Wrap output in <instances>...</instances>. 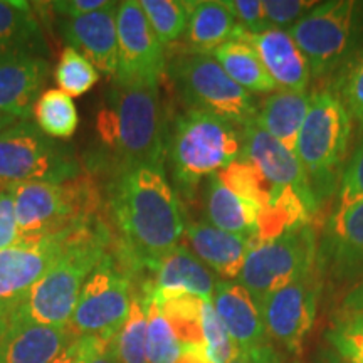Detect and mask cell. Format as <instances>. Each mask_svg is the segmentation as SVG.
<instances>
[{
	"mask_svg": "<svg viewBox=\"0 0 363 363\" xmlns=\"http://www.w3.org/2000/svg\"><path fill=\"white\" fill-rule=\"evenodd\" d=\"M321 291V271L318 266L310 274L283 286L261 303L266 333L284 350L298 355L316 316Z\"/></svg>",
	"mask_w": 363,
	"mask_h": 363,
	"instance_id": "12",
	"label": "cell"
},
{
	"mask_svg": "<svg viewBox=\"0 0 363 363\" xmlns=\"http://www.w3.org/2000/svg\"><path fill=\"white\" fill-rule=\"evenodd\" d=\"M19 239L16 202L12 189L0 190V251L11 247Z\"/></svg>",
	"mask_w": 363,
	"mask_h": 363,
	"instance_id": "40",
	"label": "cell"
},
{
	"mask_svg": "<svg viewBox=\"0 0 363 363\" xmlns=\"http://www.w3.org/2000/svg\"><path fill=\"white\" fill-rule=\"evenodd\" d=\"M33 113L39 130L51 138H71L79 123V115L72 98L56 88L40 94L34 103Z\"/></svg>",
	"mask_w": 363,
	"mask_h": 363,
	"instance_id": "28",
	"label": "cell"
},
{
	"mask_svg": "<svg viewBox=\"0 0 363 363\" xmlns=\"http://www.w3.org/2000/svg\"><path fill=\"white\" fill-rule=\"evenodd\" d=\"M242 135L224 118L187 110L169 128L167 153L177 187L190 197L199 182L240 158Z\"/></svg>",
	"mask_w": 363,
	"mask_h": 363,
	"instance_id": "4",
	"label": "cell"
},
{
	"mask_svg": "<svg viewBox=\"0 0 363 363\" xmlns=\"http://www.w3.org/2000/svg\"><path fill=\"white\" fill-rule=\"evenodd\" d=\"M342 308L345 313H363V281L347 293L342 301Z\"/></svg>",
	"mask_w": 363,
	"mask_h": 363,
	"instance_id": "45",
	"label": "cell"
},
{
	"mask_svg": "<svg viewBox=\"0 0 363 363\" xmlns=\"http://www.w3.org/2000/svg\"><path fill=\"white\" fill-rule=\"evenodd\" d=\"M238 38L247 40L256 49L278 89L306 91L311 79L310 66L288 30L267 27L261 33L242 30Z\"/></svg>",
	"mask_w": 363,
	"mask_h": 363,
	"instance_id": "17",
	"label": "cell"
},
{
	"mask_svg": "<svg viewBox=\"0 0 363 363\" xmlns=\"http://www.w3.org/2000/svg\"><path fill=\"white\" fill-rule=\"evenodd\" d=\"M148 308L143 288L133 291L130 313L125 325L115 337L116 357L120 363H148L147 358Z\"/></svg>",
	"mask_w": 363,
	"mask_h": 363,
	"instance_id": "29",
	"label": "cell"
},
{
	"mask_svg": "<svg viewBox=\"0 0 363 363\" xmlns=\"http://www.w3.org/2000/svg\"><path fill=\"white\" fill-rule=\"evenodd\" d=\"M140 7L162 44L175 43L185 34L194 2L179 0H140Z\"/></svg>",
	"mask_w": 363,
	"mask_h": 363,
	"instance_id": "31",
	"label": "cell"
},
{
	"mask_svg": "<svg viewBox=\"0 0 363 363\" xmlns=\"http://www.w3.org/2000/svg\"><path fill=\"white\" fill-rule=\"evenodd\" d=\"M113 242L115 238L108 219L72 230L56 264L34 284L13 315L4 321L39 326L69 325L86 279Z\"/></svg>",
	"mask_w": 363,
	"mask_h": 363,
	"instance_id": "3",
	"label": "cell"
},
{
	"mask_svg": "<svg viewBox=\"0 0 363 363\" xmlns=\"http://www.w3.org/2000/svg\"><path fill=\"white\" fill-rule=\"evenodd\" d=\"M229 363H279V357L269 345H262L252 350H238Z\"/></svg>",
	"mask_w": 363,
	"mask_h": 363,
	"instance_id": "43",
	"label": "cell"
},
{
	"mask_svg": "<svg viewBox=\"0 0 363 363\" xmlns=\"http://www.w3.org/2000/svg\"><path fill=\"white\" fill-rule=\"evenodd\" d=\"M152 271L153 279L148 281V286L155 298L194 294L212 301L217 283L214 272L184 244H179L158 259Z\"/></svg>",
	"mask_w": 363,
	"mask_h": 363,
	"instance_id": "19",
	"label": "cell"
},
{
	"mask_svg": "<svg viewBox=\"0 0 363 363\" xmlns=\"http://www.w3.org/2000/svg\"><path fill=\"white\" fill-rule=\"evenodd\" d=\"M333 93L345 104L352 120L363 126V49L340 69Z\"/></svg>",
	"mask_w": 363,
	"mask_h": 363,
	"instance_id": "36",
	"label": "cell"
},
{
	"mask_svg": "<svg viewBox=\"0 0 363 363\" xmlns=\"http://www.w3.org/2000/svg\"><path fill=\"white\" fill-rule=\"evenodd\" d=\"M113 252L133 272L150 269L180 244L185 220L163 167L121 170L108 189Z\"/></svg>",
	"mask_w": 363,
	"mask_h": 363,
	"instance_id": "1",
	"label": "cell"
},
{
	"mask_svg": "<svg viewBox=\"0 0 363 363\" xmlns=\"http://www.w3.org/2000/svg\"><path fill=\"white\" fill-rule=\"evenodd\" d=\"M225 74L247 93L271 94L278 91L274 81L262 65L259 54L247 40L233 39L211 54Z\"/></svg>",
	"mask_w": 363,
	"mask_h": 363,
	"instance_id": "26",
	"label": "cell"
},
{
	"mask_svg": "<svg viewBox=\"0 0 363 363\" xmlns=\"http://www.w3.org/2000/svg\"><path fill=\"white\" fill-rule=\"evenodd\" d=\"M79 163L30 120L0 133V190L29 182H65L81 174Z\"/></svg>",
	"mask_w": 363,
	"mask_h": 363,
	"instance_id": "8",
	"label": "cell"
},
{
	"mask_svg": "<svg viewBox=\"0 0 363 363\" xmlns=\"http://www.w3.org/2000/svg\"><path fill=\"white\" fill-rule=\"evenodd\" d=\"M48 74L49 65L35 54L0 59V113L29 120Z\"/></svg>",
	"mask_w": 363,
	"mask_h": 363,
	"instance_id": "22",
	"label": "cell"
},
{
	"mask_svg": "<svg viewBox=\"0 0 363 363\" xmlns=\"http://www.w3.org/2000/svg\"><path fill=\"white\" fill-rule=\"evenodd\" d=\"M153 299L158 303L163 316L167 318V321L174 328L177 338L182 345H195V347L203 348L202 298L194 296V294H177V296L170 298L153 296Z\"/></svg>",
	"mask_w": 363,
	"mask_h": 363,
	"instance_id": "30",
	"label": "cell"
},
{
	"mask_svg": "<svg viewBox=\"0 0 363 363\" xmlns=\"http://www.w3.org/2000/svg\"><path fill=\"white\" fill-rule=\"evenodd\" d=\"M74 340L67 326L0 321V363H49Z\"/></svg>",
	"mask_w": 363,
	"mask_h": 363,
	"instance_id": "21",
	"label": "cell"
},
{
	"mask_svg": "<svg viewBox=\"0 0 363 363\" xmlns=\"http://www.w3.org/2000/svg\"><path fill=\"white\" fill-rule=\"evenodd\" d=\"M316 266L330 269L335 278L363 272V201L335 207L326 220Z\"/></svg>",
	"mask_w": 363,
	"mask_h": 363,
	"instance_id": "15",
	"label": "cell"
},
{
	"mask_svg": "<svg viewBox=\"0 0 363 363\" xmlns=\"http://www.w3.org/2000/svg\"><path fill=\"white\" fill-rule=\"evenodd\" d=\"M362 4L353 0H328L299 19L288 34L306 57L311 76L323 78L342 69L357 54L362 33Z\"/></svg>",
	"mask_w": 363,
	"mask_h": 363,
	"instance_id": "6",
	"label": "cell"
},
{
	"mask_svg": "<svg viewBox=\"0 0 363 363\" xmlns=\"http://www.w3.org/2000/svg\"><path fill=\"white\" fill-rule=\"evenodd\" d=\"M222 2L233 12L238 24L246 33H261L269 27L262 11V0H222Z\"/></svg>",
	"mask_w": 363,
	"mask_h": 363,
	"instance_id": "39",
	"label": "cell"
},
{
	"mask_svg": "<svg viewBox=\"0 0 363 363\" xmlns=\"http://www.w3.org/2000/svg\"><path fill=\"white\" fill-rule=\"evenodd\" d=\"M321 363H345V362L338 355H328L325 360H321Z\"/></svg>",
	"mask_w": 363,
	"mask_h": 363,
	"instance_id": "48",
	"label": "cell"
},
{
	"mask_svg": "<svg viewBox=\"0 0 363 363\" xmlns=\"http://www.w3.org/2000/svg\"><path fill=\"white\" fill-rule=\"evenodd\" d=\"M98 135L110 150L115 174L140 165L163 167L169 125L160 81H113L98 115Z\"/></svg>",
	"mask_w": 363,
	"mask_h": 363,
	"instance_id": "2",
	"label": "cell"
},
{
	"mask_svg": "<svg viewBox=\"0 0 363 363\" xmlns=\"http://www.w3.org/2000/svg\"><path fill=\"white\" fill-rule=\"evenodd\" d=\"M133 296V272L113 246L81 289L67 328L79 337H116L125 325Z\"/></svg>",
	"mask_w": 363,
	"mask_h": 363,
	"instance_id": "9",
	"label": "cell"
},
{
	"mask_svg": "<svg viewBox=\"0 0 363 363\" xmlns=\"http://www.w3.org/2000/svg\"><path fill=\"white\" fill-rule=\"evenodd\" d=\"M352 116L331 89L311 93L310 108L299 130L296 157L310 182L318 206L337 189L347 165Z\"/></svg>",
	"mask_w": 363,
	"mask_h": 363,
	"instance_id": "5",
	"label": "cell"
},
{
	"mask_svg": "<svg viewBox=\"0 0 363 363\" xmlns=\"http://www.w3.org/2000/svg\"><path fill=\"white\" fill-rule=\"evenodd\" d=\"M72 230L17 239L0 251V321L13 315L34 284L56 264Z\"/></svg>",
	"mask_w": 363,
	"mask_h": 363,
	"instance_id": "11",
	"label": "cell"
},
{
	"mask_svg": "<svg viewBox=\"0 0 363 363\" xmlns=\"http://www.w3.org/2000/svg\"><path fill=\"white\" fill-rule=\"evenodd\" d=\"M177 363H211L206 357L202 347H195V345H182V352Z\"/></svg>",
	"mask_w": 363,
	"mask_h": 363,
	"instance_id": "46",
	"label": "cell"
},
{
	"mask_svg": "<svg viewBox=\"0 0 363 363\" xmlns=\"http://www.w3.org/2000/svg\"><path fill=\"white\" fill-rule=\"evenodd\" d=\"M326 338L345 363H363V313H345Z\"/></svg>",
	"mask_w": 363,
	"mask_h": 363,
	"instance_id": "34",
	"label": "cell"
},
{
	"mask_svg": "<svg viewBox=\"0 0 363 363\" xmlns=\"http://www.w3.org/2000/svg\"><path fill=\"white\" fill-rule=\"evenodd\" d=\"M86 350V337L76 338L59 355L49 363H79Z\"/></svg>",
	"mask_w": 363,
	"mask_h": 363,
	"instance_id": "44",
	"label": "cell"
},
{
	"mask_svg": "<svg viewBox=\"0 0 363 363\" xmlns=\"http://www.w3.org/2000/svg\"><path fill=\"white\" fill-rule=\"evenodd\" d=\"M54 78L57 81L59 89L74 98L88 93L93 86H96L99 72L83 54L67 45L59 56L57 66L54 69Z\"/></svg>",
	"mask_w": 363,
	"mask_h": 363,
	"instance_id": "33",
	"label": "cell"
},
{
	"mask_svg": "<svg viewBox=\"0 0 363 363\" xmlns=\"http://www.w3.org/2000/svg\"><path fill=\"white\" fill-rule=\"evenodd\" d=\"M316 256L315 229L310 224L298 227L279 238L256 244L244 261L238 283L261 306L271 293L310 274L316 267Z\"/></svg>",
	"mask_w": 363,
	"mask_h": 363,
	"instance_id": "10",
	"label": "cell"
},
{
	"mask_svg": "<svg viewBox=\"0 0 363 363\" xmlns=\"http://www.w3.org/2000/svg\"><path fill=\"white\" fill-rule=\"evenodd\" d=\"M169 74L189 110L212 113L240 128L256 120V99L235 84L211 54L177 56L170 61Z\"/></svg>",
	"mask_w": 363,
	"mask_h": 363,
	"instance_id": "7",
	"label": "cell"
},
{
	"mask_svg": "<svg viewBox=\"0 0 363 363\" xmlns=\"http://www.w3.org/2000/svg\"><path fill=\"white\" fill-rule=\"evenodd\" d=\"M118 2L83 17H61L59 30L69 43V48L83 54L96 69L115 78L118 69Z\"/></svg>",
	"mask_w": 363,
	"mask_h": 363,
	"instance_id": "16",
	"label": "cell"
},
{
	"mask_svg": "<svg viewBox=\"0 0 363 363\" xmlns=\"http://www.w3.org/2000/svg\"><path fill=\"white\" fill-rule=\"evenodd\" d=\"M118 69L116 81H160L165 71L163 44L153 33L140 2L118 4Z\"/></svg>",
	"mask_w": 363,
	"mask_h": 363,
	"instance_id": "13",
	"label": "cell"
},
{
	"mask_svg": "<svg viewBox=\"0 0 363 363\" xmlns=\"http://www.w3.org/2000/svg\"><path fill=\"white\" fill-rule=\"evenodd\" d=\"M212 305L238 350H252L267 345L261 308L242 284L217 281Z\"/></svg>",
	"mask_w": 363,
	"mask_h": 363,
	"instance_id": "18",
	"label": "cell"
},
{
	"mask_svg": "<svg viewBox=\"0 0 363 363\" xmlns=\"http://www.w3.org/2000/svg\"><path fill=\"white\" fill-rule=\"evenodd\" d=\"M108 6H110V2H106V0H61V2H52L51 9L61 17L74 19V17H83L101 11Z\"/></svg>",
	"mask_w": 363,
	"mask_h": 363,
	"instance_id": "42",
	"label": "cell"
},
{
	"mask_svg": "<svg viewBox=\"0 0 363 363\" xmlns=\"http://www.w3.org/2000/svg\"><path fill=\"white\" fill-rule=\"evenodd\" d=\"M19 121H22L19 116L9 115V113H0V133H2L4 130L11 128V126H13L16 123H19Z\"/></svg>",
	"mask_w": 363,
	"mask_h": 363,
	"instance_id": "47",
	"label": "cell"
},
{
	"mask_svg": "<svg viewBox=\"0 0 363 363\" xmlns=\"http://www.w3.org/2000/svg\"><path fill=\"white\" fill-rule=\"evenodd\" d=\"M142 288L147 293L148 308V335H147V358L148 363H177L182 352V343L177 338L167 318L150 293L148 283Z\"/></svg>",
	"mask_w": 363,
	"mask_h": 363,
	"instance_id": "32",
	"label": "cell"
},
{
	"mask_svg": "<svg viewBox=\"0 0 363 363\" xmlns=\"http://www.w3.org/2000/svg\"><path fill=\"white\" fill-rule=\"evenodd\" d=\"M79 363H120L115 337H86V350Z\"/></svg>",
	"mask_w": 363,
	"mask_h": 363,
	"instance_id": "41",
	"label": "cell"
},
{
	"mask_svg": "<svg viewBox=\"0 0 363 363\" xmlns=\"http://www.w3.org/2000/svg\"><path fill=\"white\" fill-rule=\"evenodd\" d=\"M242 30L222 0H202L194 2L185 38L192 52L212 54L220 45L238 38Z\"/></svg>",
	"mask_w": 363,
	"mask_h": 363,
	"instance_id": "25",
	"label": "cell"
},
{
	"mask_svg": "<svg viewBox=\"0 0 363 363\" xmlns=\"http://www.w3.org/2000/svg\"><path fill=\"white\" fill-rule=\"evenodd\" d=\"M202 337L203 352L211 363H229L238 353V348L208 299H203L202 306Z\"/></svg>",
	"mask_w": 363,
	"mask_h": 363,
	"instance_id": "35",
	"label": "cell"
},
{
	"mask_svg": "<svg viewBox=\"0 0 363 363\" xmlns=\"http://www.w3.org/2000/svg\"><path fill=\"white\" fill-rule=\"evenodd\" d=\"M308 91H274L257 108L256 125L278 140L289 152L296 153L299 130L310 108Z\"/></svg>",
	"mask_w": 363,
	"mask_h": 363,
	"instance_id": "24",
	"label": "cell"
},
{
	"mask_svg": "<svg viewBox=\"0 0 363 363\" xmlns=\"http://www.w3.org/2000/svg\"><path fill=\"white\" fill-rule=\"evenodd\" d=\"M206 206L212 225L225 233L252 238L257 244L262 208L230 190L217 174L208 177Z\"/></svg>",
	"mask_w": 363,
	"mask_h": 363,
	"instance_id": "23",
	"label": "cell"
},
{
	"mask_svg": "<svg viewBox=\"0 0 363 363\" xmlns=\"http://www.w3.org/2000/svg\"><path fill=\"white\" fill-rule=\"evenodd\" d=\"M315 6L316 2H308V0H262L267 26L284 30L303 19Z\"/></svg>",
	"mask_w": 363,
	"mask_h": 363,
	"instance_id": "37",
	"label": "cell"
},
{
	"mask_svg": "<svg viewBox=\"0 0 363 363\" xmlns=\"http://www.w3.org/2000/svg\"><path fill=\"white\" fill-rule=\"evenodd\" d=\"M184 235L190 251L224 281L239 278L249 251L256 246L252 238L225 233L208 222H192L185 227Z\"/></svg>",
	"mask_w": 363,
	"mask_h": 363,
	"instance_id": "20",
	"label": "cell"
},
{
	"mask_svg": "<svg viewBox=\"0 0 363 363\" xmlns=\"http://www.w3.org/2000/svg\"><path fill=\"white\" fill-rule=\"evenodd\" d=\"M337 195V206L363 201V138L353 150L352 157L347 160L343 174L340 177Z\"/></svg>",
	"mask_w": 363,
	"mask_h": 363,
	"instance_id": "38",
	"label": "cell"
},
{
	"mask_svg": "<svg viewBox=\"0 0 363 363\" xmlns=\"http://www.w3.org/2000/svg\"><path fill=\"white\" fill-rule=\"evenodd\" d=\"M40 49L43 35L30 4L0 0V59L21 54L39 56Z\"/></svg>",
	"mask_w": 363,
	"mask_h": 363,
	"instance_id": "27",
	"label": "cell"
},
{
	"mask_svg": "<svg viewBox=\"0 0 363 363\" xmlns=\"http://www.w3.org/2000/svg\"><path fill=\"white\" fill-rule=\"evenodd\" d=\"M240 135H242L240 158L251 163L276 192H294L313 208V212H316L318 202L296 153L289 152L278 140L261 130L256 121L244 126Z\"/></svg>",
	"mask_w": 363,
	"mask_h": 363,
	"instance_id": "14",
	"label": "cell"
}]
</instances>
